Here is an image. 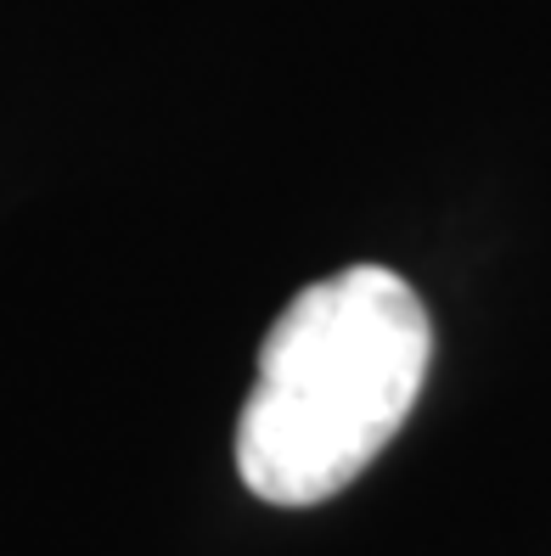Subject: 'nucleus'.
<instances>
[{
  "mask_svg": "<svg viewBox=\"0 0 551 556\" xmlns=\"http://www.w3.org/2000/svg\"><path fill=\"white\" fill-rule=\"evenodd\" d=\"M434 366V315L388 265L299 287L259 343L237 416V478L265 506L343 495L400 439Z\"/></svg>",
  "mask_w": 551,
  "mask_h": 556,
  "instance_id": "obj_1",
  "label": "nucleus"
}]
</instances>
